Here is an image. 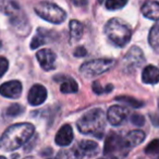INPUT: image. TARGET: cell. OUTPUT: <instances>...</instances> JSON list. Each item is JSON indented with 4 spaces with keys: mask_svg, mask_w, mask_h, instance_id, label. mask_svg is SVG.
Segmentation results:
<instances>
[{
    "mask_svg": "<svg viewBox=\"0 0 159 159\" xmlns=\"http://www.w3.org/2000/svg\"><path fill=\"white\" fill-rule=\"evenodd\" d=\"M34 125L31 123H18L9 126L0 139V148L16 150L24 145L34 134Z\"/></svg>",
    "mask_w": 159,
    "mask_h": 159,
    "instance_id": "cell-1",
    "label": "cell"
},
{
    "mask_svg": "<svg viewBox=\"0 0 159 159\" xmlns=\"http://www.w3.org/2000/svg\"><path fill=\"white\" fill-rule=\"evenodd\" d=\"M106 126V115L99 108H94L87 111L77 121V129L83 134L102 136Z\"/></svg>",
    "mask_w": 159,
    "mask_h": 159,
    "instance_id": "cell-2",
    "label": "cell"
},
{
    "mask_svg": "<svg viewBox=\"0 0 159 159\" xmlns=\"http://www.w3.org/2000/svg\"><path fill=\"white\" fill-rule=\"evenodd\" d=\"M108 39L118 47H123L130 42L132 32L131 29L120 19H111L105 26Z\"/></svg>",
    "mask_w": 159,
    "mask_h": 159,
    "instance_id": "cell-3",
    "label": "cell"
},
{
    "mask_svg": "<svg viewBox=\"0 0 159 159\" xmlns=\"http://www.w3.org/2000/svg\"><path fill=\"white\" fill-rule=\"evenodd\" d=\"M34 10L38 16L48 21V22L53 23V24H60L66 18V11L61 9L59 6L51 2H46V1L39 2L35 6Z\"/></svg>",
    "mask_w": 159,
    "mask_h": 159,
    "instance_id": "cell-4",
    "label": "cell"
},
{
    "mask_svg": "<svg viewBox=\"0 0 159 159\" xmlns=\"http://www.w3.org/2000/svg\"><path fill=\"white\" fill-rule=\"evenodd\" d=\"M115 64L112 59H95L84 62L80 69L81 73L86 79H92L110 70Z\"/></svg>",
    "mask_w": 159,
    "mask_h": 159,
    "instance_id": "cell-5",
    "label": "cell"
},
{
    "mask_svg": "<svg viewBox=\"0 0 159 159\" xmlns=\"http://www.w3.org/2000/svg\"><path fill=\"white\" fill-rule=\"evenodd\" d=\"M129 149H130V147L126 144L124 137H121L117 133H110L107 136L104 148L105 155H108V156H115V155L125 156Z\"/></svg>",
    "mask_w": 159,
    "mask_h": 159,
    "instance_id": "cell-6",
    "label": "cell"
},
{
    "mask_svg": "<svg viewBox=\"0 0 159 159\" xmlns=\"http://www.w3.org/2000/svg\"><path fill=\"white\" fill-rule=\"evenodd\" d=\"M0 12L11 18L14 26L21 27L25 25V18L20 9V6L14 0H0Z\"/></svg>",
    "mask_w": 159,
    "mask_h": 159,
    "instance_id": "cell-7",
    "label": "cell"
},
{
    "mask_svg": "<svg viewBox=\"0 0 159 159\" xmlns=\"http://www.w3.org/2000/svg\"><path fill=\"white\" fill-rule=\"evenodd\" d=\"M124 66L128 71H134L145 62V57L139 47L134 46L126 52L124 57Z\"/></svg>",
    "mask_w": 159,
    "mask_h": 159,
    "instance_id": "cell-8",
    "label": "cell"
},
{
    "mask_svg": "<svg viewBox=\"0 0 159 159\" xmlns=\"http://www.w3.org/2000/svg\"><path fill=\"white\" fill-rule=\"evenodd\" d=\"M22 93V84L19 81H10L0 86V95L7 98H19Z\"/></svg>",
    "mask_w": 159,
    "mask_h": 159,
    "instance_id": "cell-9",
    "label": "cell"
},
{
    "mask_svg": "<svg viewBox=\"0 0 159 159\" xmlns=\"http://www.w3.org/2000/svg\"><path fill=\"white\" fill-rule=\"evenodd\" d=\"M36 58H37L40 66H42L45 71H50V70H52V69H55L56 55L52 50L47 49V48L42 49V50L37 51Z\"/></svg>",
    "mask_w": 159,
    "mask_h": 159,
    "instance_id": "cell-10",
    "label": "cell"
},
{
    "mask_svg": "<svg viewBox=\"0 0 159 159\" xmlns=\"http://www.w3.org/2000/svg\"><path fill=\"white\" fill-rule=\"evenodd\" d=\"M47 98V91L43 85L36 84L30 89L27 99L32 106H39L46 100Z\"/></svg>",
    "mask_w": 159,
    "mask_h": 159,
    "instance_id": "cell-11",
    "label": "cell"
},
{
    "mask_svg": "<svg viewBox=\"0 0 159 159\" xmlns=\"http://www.w3.org/2000/svg\"><path fill=\"white\" fill-rule=\"evenodd\" d=\"M128 110L121 106H112L107 111V119L112 125H120L125 120Z\"/></svg>",
    "mask_w": 159,
    "mask_h": 159,
    "instance_id": "cell-12",
    "label": "cell"
},
{
    "mask_svg": "<svg viewBox=\"0 0 159 159\" xmlns=\"http://www.w3.org/2000/svg\"><path fill=\"white\" fill-rule=\"evenodd\" d=\"M57 145L59 146H68L72 143L73 141V131L69 124L63 125L59 131H58L57 135L55 139Z\"/></svg>",
    "mask_w": 159,
    "mask_h": 159,
    "instance_id": "cell-13",
    "label": "cell"
},
{
    "mask_svg": "<svg viewBox=\"0 0 159 159\" xmlns=\"http://www.w3.org/2000/svg\"><path fill=\"white\" fill-rule=\"evenodd\" d=\"M142 13L145 18L149 19L152 21H158L159 20V2L158 1H154V0H149L146 1L142 7Z\"/></svg>",
    "mask_w": 159,
    "mask_h": 159,
    "instance_id": "cell-14",
    "label": "cell"
},
{
    "mask_svg": "<svg viewBox=\"0 0 159 159\" xmlns=\"http://www.w3.org/2000/svg\"><path fill=\"white\" fill-rule=\"evenodd\" d=\"M76 150L81 157H93L98 152V144L93 141H82L79 143Z\"/></svg>",
    "mask_w": 159,
    "mask_h": 159,
    "instance_id": "cell-15",
    "label": "cell"
},
{
    "mask_svg": "<svg viewBox=\"0 0 159 159\" xmlns=\"http://www.w3.org/2000/svg\"><path fill=\"white\" fill-rule=\"evenodd\" d=\"M142 80L146 84H156L159 82V69L154 66H147L142 73Z\"/></svg>",
    "mask_w": 159,
    "mask_h": 159,
    "instance_id": "cell-16",
    "label": "cell"
},
{
    "mask_svg": "<svg viewBox=\"0 0 159 159\" xmlns=\"http://www.w3.org/2000/svg\"><path fill=\"white\" fill-rule=\"evenodd\" d=\"M126 144H128L129 147H135V146L139 145L145 139V133L141 130H134V131H131L125 137Z\"/></svg>",
    "mask_w": 159,
    "mask_h": 159,
    "instance_id": "cell-17",
    "label": "cell"
},
{
    "mask_svg": "<svg viewBox=\"0 0 159 159\" xmlns=\"http://www.w3.org/2000/svg\"><path fill=\"white\" fill-rule=\"evenodd\" d=\"M48 38H49V32H47L44 29H38L37 34L34 36V38L31 42V48L36 49L39 46H42V45L46 44V43L49 42Z\"/></svg>",
    "mask_w": 159,
    "mask_h": 159,
    "instance_id": "cell-18",
    "label": "cell"
},
{
    "mask_svg": "<svg viewBox=\"0 0 159 159\" xmlns=\"http://www.w3.org/2000/svg\"><path fill=\"white\" fill-rule=\"evenodd\" d=\"M84 32V27H83L82 23H80L76 20H72L70 22V36L72 42H77L81 39Z\"/></svg>",
    "mask_w": 159,
    "mask_h": 159,
    "instance_id": "cell-19",
    "label": "cell"
},
{
    "mask_svg": "<svg viewBox=\"0 0 159 159\" xmlns=\"http://www.w3.org/2000/svg\"><path fill=\"white\" fill-rule=\"evenodd\" d=\"M148 42L152 48L156 52H159V24H156L152 27L148 35Z\"/></svg>",
    "mask_w": 159,
    "mask_h": 159,
    "instance_id": "cell-20",
    "label": "cell"
},
{
    "mask_svg": "<svg viewBox=\"0 0 159 159\" xmlns=\"http://www.w3.org/2000/svg\"><path fill=\"white\" fill-rule=\"evenodd\" d=\"M145 154L150 159H159V139H154L146 146Z\"/></svg>",
    "mask_w": 159,
    "mask_h": 159,
    "instance_id": "cell-21",
    "label": "cell"
},
{
    "mask_svg": "<svg viewBox=\"0 0 159 159\" xmlns=\"http://www.w3.org/2000/svg\"><path fill=\"white\" fill-rule=\"evenodd\" d=\"M60 91L63 94L76 93L79 91V85L73 79H66L64 82H62L61 86H60Z\"/></svg>",
    "mask_w": 159,
    "mask_h": 159,
    "instance_id": "cell-22",
    "label": "cell"
},
{
    "mask_svg": "<svg viewBox=\"0 0 159 159\" xmlns=\"http://www.w3.org/2000/svg\"><path fill=\"white\" fill-rule=\"evenodd\" d=\"M81 158H82V157L77 152L76 149L61 150V152H58L57 156H56V159H81Z\"/></svg>",
    "mask_w": 159,
    "mask_h": 159,
    "instance_id": "cell-23",
    "label": "cell"
},
{
    "mask_svg": "<svg viewBox=\"0 0 159 159\" xmlns=\"http://www.w3.org/2000/svg\"><path fill=\"white\" fill-rule=\"evenodd\" d=\"M118 102H121L123 104L128 105V106H131L132 108H139V107L143 106V102H139V100L135 99V98H131L128 97V96H123V97H117Z\"/></svg>",
    "mask_w": 159,
    "mask_h": 159,
    "instance_id": "cell-24",
    "label": "cell"
},
{
    "mask_svg": "<svg viewBox=\"0 0 159 159\" xmlns=\"http://www.w3.org/2000/svg\"><path fill=\"white\" fill-rule=\"evenodd\" d=\"M23 112H24V108H23L21 105L13 104L7 109V111H6V115H7L8 117L14 118V117H18V116L22 115Z\"/></svg>",
    "mask_w": 159,
    "mask_h": 159,
    "instance_id": "cell-25",
    "label": "cell"
},
{
    "mask_svg": "<svg viewBox=\"0 0 159 159\" xmlns=\"http://www.w3.org/2000/svg\"><path fill=\"white\" fill-rule=\"evenodd\" d=\"M128 0H106V8L108 10H118L126 5Z\"/></svg>",
    "mask_w": 159,
    "mask_h": 159,
    "instance_id": "cell-26",
    "label": "cell"
},
{
    "mask_svg": "<svg viewBox=\"0 0 159 159\" xmlns=\"http://www.w3.org/2000/svg\"><path fill=\"white\" fill-rule=\"evenodd\" d=\"M111 89H112V86L111 85H109L108 87H102L100 86V83L99 82H94L93 84V91L95 92L96 94H104L106 93V92H111Z\"/></svg>",
    "mask_w": 159,
    "mask_h": 159,
    "instance_id": "cell-27",
    "label": "cell"
},
{
    "mask_svg": "<svg viewBox=\"0 0 159 159\" xmlns=\"http://www.w3.org/2000/svg\"><path fill=\"white\" fill-rule=\"evenodd\" d=\"M131 122L136 126H142L145 123V119H144L143 116L134 113V115H132V117H131Z\"/></svg>",
    "mask_w": 159,
    "mask_h": 159,
    "instance_id": "cell-28",
    "label": "cell"
},
{
    "mask_svg": "<svg viewBox=\"0 0 159 159\" xmlns=\"http://www.w3.org/2000/svg\"><path fill=\"white\" fill-rule=\"evenodd\" d=\"M8 68H9V62L6 58L0 57V77L3 76L6 72H7Z\"/></svg>",
    "mask_w": 159,
    "mask_h": 159,
    "instance_id": "cell-29",
    "label": "cell"
},
{
    "mask_svg": "<svg viewBox=\"0 0 159 159\" xmlns=\"http://www.w3.org/2000/svg\"><path fill=\"white\" fill-rule=\"evenodd\" d=\"M85 55H86V50H85L84 47H79V48L74 51L75 57H84Z\"/></svg>",
    "mask_w": 159,
    "mask_h": 159,
    "instance_id": "cell-30",
    "label": "cell"
},
{
    "mask_svg": "<svg viewBox=\"0 0 159 159\" xmlns=\"http://www.w3.org/2000/svg\"><path fill=\"white\" fill-rule=\"evenodd\" d=\"M72 1H73V3L76 6H81V5L85 6L87 3V0H72Z\"/></svg>",
    "mask_w": 159,
    "mask_h": 159,
    "instance_id": "cell-31",
    "label": "cell"
},
{
    "mask_svg": "<svg viewBox=\"0 0 159 159\" xmlns=\"http://www.w3.org/2000/svg\"><path fill=\"white\" fill-rule=\"evenodd\" d=\"M100 159H118V158L115 156H109V157H106V158H100Z\"/></svg>",
    "mask_w": 159,
    "mask_h": 159,
    "instance_id": "cell-32",
    "label": "cell"
},
{
    "mask_svg": "<svg viewBox=\"0 0 159 159\" xmlns=\"http://www.w3.org/2000/svg\"><path fill=\"white\" fill-rule=\"evenodd\" d=\"M104 1H105V0H98V2H99V3H102Z\"/></svg>",
    "mask_w": 159,
    "mask_h": 159,
    "instance_id": "cell-33",
    "label": "cell"
},
{
    "mask_svg": "<svg viewBox=\"0 0 159 159\" xmlns=\"http://www.w3.org/2000/svg\"><path fill=\"white\" fill-rule=\"evenodd\" d=\"M0 159H7L6 157H3V156H0Z\"/></svg>",
    "mask_w": 159,
    "mask_h": 159,
    "instance_id": "cell-34",
    "label": "cell"
},
{
    "mask_svg": "<svg viewBox=\"0 0 159 159\" xmlns=\"http://www.w3.org/2000/svg\"><path fill=\"white\" fill-rule=\"evenodd\" d=\"M0 48H1V40H0Z\"/></svg>",
    "mask_w": 159,
    "mask_h": 159,
    "instance_id": "cell-35",
    "label": "cell"
},
{
    "mask_svg": "<svg viewBox=\"0 0 159 159\" xmlns=\"http://www.w3.org/2000/svg\"><path fill=\"white\" fill-rule=\"evenodd\" d=\"M29 159H32V158H29Z\"/></svg>",
    "mask_w": 159,
    "mask_h": 159,
    "instance_id": "cell-36",
    "label": "cell"
}]
</instances>
